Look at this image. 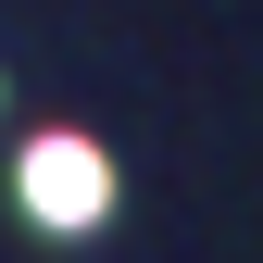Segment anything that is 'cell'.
<instances>
[{
	"mask_svg": "<svg viewBox=\"0 0 263 263\" xmlns=\"http://www.w3.org/2000/svg\"><path fill=\"white\" fill-rule=\"evenodd\" d=\"M101 201H113V176H101L88 138H38L25 151V213L38 226H101Z\"/></svg>",
	"mask_w": 263,
	"mask_h": 263,
	"instance_id": "1",
	"label": "cell"
}]
</instances>
